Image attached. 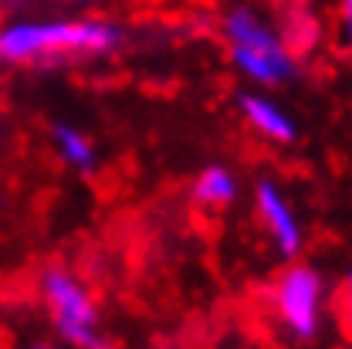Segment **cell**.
Wrapping results in <instances>:
<instances>
[{
  "label": "cell",
  "mask_w": 352,
  "mask_h": 349,
  "mask_svg": "<svg viewBox=\"0 0 352 349\" xmlns=\"http://www.w3.org/2000/svg\"><path fill=\"white\" fill-rule=\"evenodd\" d=\"M244 187H241V176L230 163H207L200 167L193 180H190V204L200 211V214H223L230 211L237 200H241Z\"/></svg>",
  "instance_id": "52a82bcc"
},
{
  "label": "cell",
  "mask_w": 352,
  "mask_h": 349,
  "mask_svg": "<svg viewBox=\"0 0 352 349\" xmlns=\"http://www.w3.org/2000/svg\"><path fill=\"white\" fill-rule=\"evenodd\" d=\"M234 105H237V116H241V123L248 126V132L258 136L261 142L278 146V149L298 142V119L292 116V109H288L274 92L248 85L234 98Z\"/></svg>",
  "instance_id": "8992f818"
},
{
  "label": "cell",
  "mask_w": 352,
  "mask_h": 349,
  "mask_svg": "<svg viewBox=\"0 0 352 349\" xmlns=\"http://www.w3.org/2000/svg\"><path fill=\"white\" fill-rule=\"evenodd\" d=\"M336 38L352 51V0H336Z\"/></svg>",
  "instance_id": "8fae6325"
},
{
  "label": "cell",
  "mask_w": 352,
  "mask_h": 349,
  "mask_svg": "<svg viewBox=\"0 0 352 349\" xmlns=\"http://www.w3.org/2000/svg\"><path fill=\"white\" fill-rule=\"evenodd\" d=\"M47 146L54 153V160L75 176H95L102 167L98 156V142L75 123H51L47 129Z\"/></svg>",
  "instance_id": "9c48e42d"
},
{
  "label": "cell",
  "mask_w": 352,
  "mask_h": 349,
  "mask_svg": "<svg viewBox=\"0 0 352 349\" xmlns=\"http://www.w3.org/2000/svg\"><path fill=\"white\" fill-rule=\"evenodd\" d=\"M264 315L288 343H315L332 315V288L315 264L292 258L264 288Z\"/></svg>",
  "instance_id": "3957f363"
},
{
  "label": "cell",
  "mask_w": 352,
  "mask_h": 349,
  "mask_svg": "<svg viewBox=\"0 0 352 349\" xmlns=\"http://www.w3.org/2000/svg\"><path fill=\"white\" fill-rule=\"evenodd\" d=\"M129 31L105 14H7L0 17V68H68L122 54Z\"/></svg>",
  "instance_id": "6da1fadb"
},
{
  "label": "cell",
  "mask_w": 352,
  "mask_h": 349,
  "mask_svg": "<svg viewBox=\"0 0 352 349\" xmlns=\"http://www.w3.org/2000/svg\"><path fill=\"white\" fill-rule=\"evenodd\" d=\"M214 28L230 72L244 85L274 92L302 75V58L288 47L274 7L264 0H223Z\"/></svg>",
  "instance_id": "7a4b0ae2"
},
{
  "label": "cell",
  "mask_w": 352,
  "mask_h": 349,
  "mask_svg": "<svg viewBox=\"0 0 352 349\" xmlns=\"http://www.w3.org/2000/svg\"><path fill=\"white\" fill-rule=\"evenodd\" d=\"M251 218L258 224L261 237L267 241V248L281 258V262H292V258H302L308 241L305 220L298 214V207L292 204L288 190L274 180V176H261L254 183V193H251Z\"/></svg>",
  "instance_id": "5b68a950"
},
{
  "label": "cell",
  "mask_w": 352,
  "mask_h": 349,
  "mask_svg": "<svg viewBox=\"0 0 352 349\" xmlns=\"http://www.w3.org/2000/svg\"><path fill=\"white\" fill-rule=\"evenodd\" d=\"M274 14H278V28H281L288 47H292L302 61L311 58V54L325 44V38H329L325 17L315 10L311 0H281V3L274 7Z\"/></svg>",
  "instance_id": "ba28073f"
},
{
  "label": "cell",
  "mask_w": 352,
  "mask_h": 349,
  "mask_svg": "<svg viewBox=\"0 0 352 349\" xmlns=\"http://www.w3.org/2000/svg\"><path fill=\"white\" fill-rule=\"evenodd\" d=\"M58 3H65V7H75V10H88V7H98L102 0H58Z\"/></svg>",
  "instance_id": "7c38bea8"
},
{
  "label": "cell",
  "mask_w": 352,
  "mask_h": 349,
  "mask_svg": "<svg viewBox=\"0 0 352 349\" xmlns=\"http://www.w3.org/2000/svg\"><path fill=\"white\" fill-rule=\"evenodd\" d=\"M332 315H336L339 329L352 339V268L342 275V282H339V288L332 295Z\"/></svg>",
  "instance_id": "30bf717a"
},
{
  "label": "cell",
  "mask_w": 352,
  "mask_h": 349,
  "mask_svg": "<svg viewBox=\"0 0 352 349\" xmlns=\"http://www.w3.org/2000/svg\"><path fill=\"white\" fill-rule=\"evenodd\" d=\"M34 295L61 346L98 349L109 343L98 295L68 264H44L34 278Z\"/></svg>",
  "instance_id": "277c9868"
}]
</instances>
